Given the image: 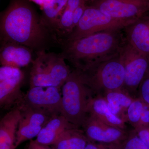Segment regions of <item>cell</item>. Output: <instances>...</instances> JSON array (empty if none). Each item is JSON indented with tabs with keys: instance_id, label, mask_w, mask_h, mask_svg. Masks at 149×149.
Segmentation results:
<instances>
[{
	"instance_id": "1",
	"label": "cell",
	"mask_w": 149,
	"mask_h": 149,
	"mask_svg": "<svg viewBox=\"0 0 149 149\" xmlns=\"http://www.w3.org/2000/svg\"><path fill=\"white\" fill-rule=\"evenodd\" d=\"M1 42L25 46L36 54L61 42L27 0H13L0 17Z\"/></svg>"
},
{
	"instance_id": "2",
	"label": "cell",
	"mask_w": 149,
	"mask_h": 149,
	"mask_svg": "<svg viewBox=\"0 0 149 149\" xmlns=\"http://www.w3.org/2000/svg\"><path fill=\"white\" fill-rule=\"evenodd\" d=\"M123 30L102 31L63 42L61 45L62 55L74 69H83L95 62L119 53L126 41Z\"/></svg>"
},
{
	"instance_id": "3",
	"label": "cell",
	"mask_w": 149,
	"mask_h": 149,
	"mask_svg": "<svg viewBox=\"0 0 149 149\" xmlns=\"http://www.w3.org/2000/svg\"><path fill=\"white\" fill-rule=\"evenodd\" d=\"M76 70L94 96H103L109 91L123 88L125 71L120 52Z\"/></svg>"
},
{
	"instance_id": "4",
	"label": "cell",
	"mask_w": 149,
	"mask_h": 149,
	"mask_svg": "<svg viewBox=\"0 0 149 149\" xmlns=\"http://www.w3.org/2000/svg\"><path fill=\"white\" fill-rule=\"evenodd\" d=\"M61 114L78 128L88 115L89 104L94 97L77 70H72L62 87Z\"/></svg>"
},
{
	"instance_id": "5",
	"label": "cell",
	"mask_w": 149,
	"mask_h": 149,
	"mask_svg": "<svg viewBox=\"0 0 149 149\" xmlns=\"http://www.w3.org/2000/svg\"><path fill=\"white\" fill-rule=\"evenodd\" d=\"M32 61L30 73V87H53L61 88L72 70L66 64L61 53L36 54Z\"/></svg>"
},
{
	"instance_id": "6",
	"label": "cell",
	"mask_w": 149,
	"mask_h": 149,
	"mask_svg": "<svg viewBox=\"0 0 149 149\" xmlns=\"http://www.w3.org/2000/svg\"><path fill=\"white\" fill-rule=\"evenodd\" d=\"M137 19H118L104 13L94 7L87 6L80 21L72 32L62 41L61 44L63 42L77 40L102 31L123 29Z\"/></svg>"
},
{
	"instance_id": "7",
	"label": "cell",
	"mask_w": 149,
	"mask_h": 149,
	"mask_svg": "<svg viewBox=\"0 0 149 149\" xmlns=\"http://www.w3.org/2000/svg\"><path fill=\"white\" fill-rule=\"evenodd\" d=\"M120 54L125 71L123 89L136 98L149 67V57L136 50L126 40L120 49Z\"/></svg>"
},
{
	"instance_id": "8",
	"label": "cell",
	"mask_w": 149,
	"mask_h": 149,
	"mask_svg": "<svg viewBox=\"0 0 149 149\" xmlns=\"http://www.w3.org/2000/svg\"><path fill=\"white\" fill-rule=\"evenodd\" d=\"M61 88L53 86L30 87L17 106L29 107L52 116L61 114Z\"/></svg>"
},
{
	"instance_id": "9",
	"label": "cell",
	"mask_w": 149,
	"mask_h": 149,
	"mask_svg": "<svg viewBox=\"0 0 149 149\" xmlns=\"http://www.w3.org/2000/svg\"><path fill=\"white\" fill-rule=\"evenodd\" d=\"M87 6L122 20H136L149 13V0H97Z\"/></svg>"
},
{
	"instance_id": "10",
	"label": "cell",
	"mask_w": 149,
	"mask_h": 149,
	"mask_svg": "<svg viewBox=\"0 0 149 149\" xmlns=\"http://www.w3.org/2000/svg\"><path fill=\"white\" fill-rule=\"evenodd\" d=\"M24 74L20 68L1 66L0 68V106L7 109L13 105L16 107L23 98L24 94L21 88L24 82Z\"/></svg>"
},
{
	"instance_id": "11",
	"label": "cell",
	"mask_w": 149,
	"mask_h": 149,
	"mask_svg": "<svg viewBox=\"0 0 149 149\" xmlns=\"http://www.w3.org/2000/svg\"><path fill=\"white\" fill-rule=\"evenodd\" d=\"M21 112L17 132L16 148L28 140L37 137L49 120L53 116L39 110L19 106Z\"/></svg>"
},
{
	"instance_id": "12",
	"label": "cell",
	"mask_w": 149,
	"mask_h": 149,
	"mask_svg": "<svg viewBox=\"0 0 149 149\" xmlns=\"http://www.w3.org/2000/svg\"><path fill=\"white\" fill-rule=\"evenodd\" d=\"M82 127L90 141L105 143H121L127 138L129 131L108 125L90 114Z\"/></svg>"
},
{
	"instance_id": "13",
	"label": "cell",
	"mask_w": 149,
	"mask_h": 149,
	"mask_svg": "<svg viewBox=\"0 0 149 149\" xmlns=\"http://www.w3.org/2000/svg\"><path fill=\"white\" fill-rule=\"evenodd\" d=\"M126 41L149 57V13L123 29Z\"/></svg>"
},
{
	"instance_id": "14",
	"label": "cell",
	"mask_w": 149,
	"mask_h": 149,
	"mask_svg": "<svg viewBox=\"0 0 149 149\" xmlns=\"http://www.w3.org/2000/svg\"><path fill=\"white\" fill-rule=\"evenodd\" d=\"M0 62L1 66L17 68L26 67L32 63V52L25 46L13 43L1 42Z\"/></svg>"
},
{
	"instance_id": "15",
	"label": "cell",
	"mask_w": 149,
	"mask_h": 149,
	"mask_svg": "<svg viewBox=\"0 0 149 149\" xmlns=\"http://www.w3.org/2000/svg\"><path fill=\"white\" fill-rule=\"evenodd\" d=\"M21 116L20 109L15 107L0 121V149H16L17 132Z\"/></svg>"
},
{
	"instance_id": "16",
	"label": "cell",
	"mask_w": 149,
	"mask_h": 149,
	"mask_svg": "<svg viewBox=\"0 0 149 149\" xmlns=\"http://www.w3.org/2000/svg\"><path fill=\"white\" fill-rule=\"evenodd\" d=\"M75 128H78L61 114L54 116L41 130L36 140L41 143L52 146L65 131Z\"/></svg>"
},
{
	"instance_id": "17",
	"label": "cell",
	"mask_w": 149,
	"mask_h": 149,
	"mask_svg": "<svg viewBox=\"0 0 149 149\" xmlns=\"http://www.w3.org/2000/svg\"><path fill=\"white\" fill-rule=\"evenodd\" d=\"M88 114L97 118L108 125L127 130L126 121L112 113L108 107L106 100L101 96H94L89 104Z\"/></svg>"
},
{
	"instance_id": "18",
	"label": "cell",
	"mask_w": 149,
	"mask_h": 149,
	"mask_svg": "<svg viewBox=\"0 0 149 149\" xmlns=\"http://www.w3.org/2000/svg\"><path fill=\"white\" fill-rule=\"evenodd\" d=\"M90 140L79 128L67 130L52 146L54 149H85Z\"/></svg>"
},
{
	"instance_id": "19",
	"label": "cell",
	"mask_w": 149,
	"mask_h": 149,
	"mask_svg": "<svg viewBox=\"0 0 149 149\" xmlns=\"http://www.w3.org/2000/svg\"><path fill=\"white\" fill-rule=\"evenodd\" d=\"M68 1L51 0L42 7L43 13L41 16L42 19L45 24L55 34L56 25L62 13L65 8Z\"/></svg>"
},
{
	"instance_id": "20",
	"label": "cell",
	"mask_w": 149,
	"mask_h": 149,
	"mask_svg": "<svg viewBox=\"0 0 149 149\" xmlns=\"http://www.w3.org/2000/svg\"><path fill=\"white\" fill-rule=\"evenodd\" d=\"M102 97L106 100L107 102L120 107L126 113L128 107L135 99L123 89L109 91Z\"/></svg>"
},
{
	"instance_id": "21",
	"label": "cell",
	"mask_w": 149,
	"mask_h": 149,
	"mask_svg": "<svg viewBox=\"0 0 149 149\" xmlns=\"http://www.w3.org/2000/svg\"><path fill=\"white\" fill-rule=\"evenodd\" d=\"M146 104L139 97L136 98L128 107L126 112V118L135 129L139 126L142 112Z\"/></svg>"
},
{
	"instance_id": "22",
	"label": "cell",
	"mask_w": 149,
	"mask_h": 149,
	"mask_svg": "<svg viewBox=\"0 0 149 149\" xmlns=\"http://www.w3.org/2000/svg\"><path fill=\"white\" fill-rule=\"evenodd\" d=\"M121 149H149L136 133V130H129L128 136L121 144Z\"/></svg>"
},
{
	"instance_id": "23",
	"label": "cell",
	"mask_w": 149,
	"mask_h": 149,
	"mask_svg": "<svg viewBox=\"0 0 149 149\" xmlns=\"http://www.w3.org/2000/svg\"><path fill=\"white\" fill-rule=\"evenodd\" d=\"M137 97L149 105V65L146 74L140 84Z\"/></svg>"
},
{
	"instance_id": "24",
	"label": "cell",
	"mask_w": 149,
	"mask_h": 149,
	"mask_svg": "<svg viewBox=\"0 0 149 149\" xmlns=\"http://www.w3.org/2000/svg\"><path fill=\"white\" fill-rule=\"evenodd\" d=\"M121 144L105 143L90 141L85 149H121Z\"/></svg>"
},
{
	"instance_id": "25",
	"label": "cell",
	"mask_w": 149,
	"mask_h": 149,
	"mask_svg": "<svg viewBox=\"0 0 149 149\" xmlns=\"http://www.w3.org/2000/svg\"><path fill=\"white\" fill-rule=\"evenodd\" d=\"M134 129L149 149V126H140Z\"/></svg>"
},
{
	"instance_id": "26",
	"label": "cell",
	"mask_w": 149,
	"mask_h": 149,
	"mask_svg": "<svg viewBox=\"0 0 149 149\" xmlns=\"http://www.w3.org/2000/svg\"><path fill=\"white\" fill-rule=\"evenodd\" d=\"M87 5L85 2L81 3L73 12V21L74 28L80 21V19L83 16ZM73 28V29H74Z\"/></svg>"
},
{
	"instance_id": "27",
	"label": "cell",
	"mask_w": 149,
	"mask_h": 149,
	"mask_svg": "<svg viewBox=\"0 0 149 149\" xmlns=\"http://www.w3.org/2000/svg\"><path fill=\"white\" fill-rule=\"evenodd\" d=\"M147 126H149V105L146 104L142 112L140 123L138 127Z\"/></svg>"
},
{
	"instance_id": "28",
	"label": "cell",
	"mask_w": 149,
	"mask_h": 149,
	"mask_svg": "<svg viewBox=\"0 0 149 149\" xmlns=\"http://www.w3.org/2000/svg\"><path fill=\"white\" fill-rule=\"evenodd\" d=\"M27 149H54L52 147L39 143L36 140H30Z\"/></svg>"
},
{
	"instance_id": "29",
	"label": "cell",
	"mask_w": 149,
	"mask_h": 149,
	"mask_svg": "<svg viewBox=\"0 0 149 149\" xmlns=\"http://www.w3.org/2000/svg\"><path fill=\"white\" fill-rule=\"evenodd\" d=\"M31 1L36 3L37 4L39 5V6H41L42 8L44 5L49 2L51 0H31Z\"/></svg>"
},
{
	"instance_id": "30",
	"label": "cell",
	"mask_w": 149,
	"mask_h": 149,
	"mask_svg": "<svg viewBox=\"0 0 149 149\" xmlns=\"http://www.w3.org/2000/svg\"><path fill=\"white\" fill-rule=\"evenodd\" d=\"M96 1H97V0H85V2H86L87 5L90 4L91 3H93Z\"/></svg>"
}]
</instances>
